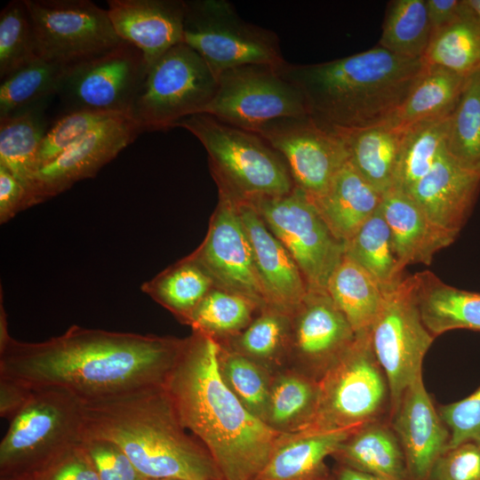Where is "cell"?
<instances>
[{
	"mask_svg": "<svg viewBox=\"0 0 480 480\" xmlns=\"http://www.w3.org/2000/svg\"><path fill=\"white\" fill-rule=\"evenodd\" d=\"M218 364L227 387L249 412L265 423L273 373L220 343Z\"/></svg>",
	"mask_w": 480,
	"mask_h": 480,
	"instance_id": "obj_42",
	"label": "cell"
},
{
	"mask_svg": "<svg viewBox=\"0 0 480 480\" xmlns=\"http://www.w3.org/2000/svg\"><path fill=\"white\" fill-rule=\"evenodd\" d=\"M426 3L431 27V39L465 15L463 0H426Z\"/></svg>",
	"mask_w": 480,
	"mask_h": 480,
	"instance_id": "obj_50",
	"label": "cell"
},
{
	"mask_svg": "<svg viewBox=\"0 0 480 480\" xmlns=\"http://www.w3.org/2000/svg\"><path fill=\"white\" fill-rule=\"evenodd\" d=\"M430 480H480V444L467 442L446 450Z\"/></svg>",
	"mask_w": 480,
	"mask_h": 480,
	"instance_id": "obj_48",
	"label": "cell"
},
{
	"mask_svg": "<svg viewBox=\"0 0 480 480\" xmlns=\"http://www.w3.org/2000/svg\"><path fill=\"white\" fill-rule=\"evenodd\" d=\"M431 41L426 0L389 2L378 45L408 59H423Z\"/></svg>",
	"mask_w": 480,
	"mask_h": 480,
	"instance_id": "obj_37",
	"label": "cell"
},
{
	"mask_svg": "<svg viewBox=\"0 0 480 480\" xmlns=\"http://www.w3.org/2000/svg\"><path fill=\"white\" fill-rule=\"evenodd\" d=\"M260 309L245 296L215 286L194 309L187 325L220 342L240 333Z\"/></svg>",
	"mask_w": 480,
	"mask_h": 480,
	"instance_id": "obj_36",
	"label": "cell"
},
{
	"mask_svg": "<svg viewBox=\"0 0 480 480\" xmlns=\"http://www.w3.org/2000/svg\"><path fill=\"white\" fill-rule=\"evenodd\" d=\"M36 54L66 67L116 47L118 36L108 10L90 0H24Z\"/></svg>",
	"mask_w": 480,
	"mask_h": 480,
	"instance_id": "obj_11",
	"label": "cell"
},
{
	"mask_svg": "<svg viewBox=\"0 0 480 480\" xmlns=\"http://www.w3.org/2000/svg\"><path fill=\"white\" fill-rule=\"evenodd\" d=\"M332 480H382L372 475L338 465L332 470Z\"/></svg>",
	"mask_w": 480,
	"mask_h": 480,
	"instance_id": "obj_52",
	"label": "cell"
},
{
	"mask_svg": "<svg viewBox=\"0 0 480 480\" xmlns=\"http://www.w3.org/2000/svg\"><path fill=\"white\" fill-rule=\"evenodd\" d=\"M290 318L286 368L317 380L356 340V333L327 291L308 290Z\"/></svg>",
	"mask_w": 480,
	"mask_h": 480,
	"instance_id": "obj_17",
	"label": "cell"
},
{
	"mask_svg": "<svg viewBox=\"0 0 480 480\" xmlns=\"http://www.w3.org/2000/svg\"><path fill=\"white\" fill-rule=\"evenodd\" d=\"M191 132L206 149L219 191L236 201L253 202L290 193L294 183L283 156L253 132L194 114L175 127Z\"/></svg>",
	"mask_w": 480,
	"mask_h": 480,
	"instance_id": "obj_5",
	"label": "cell"
},
{
	"mask_svg": "<svg viewBox=\"0 0 480 480\" xmlns=\"http://www.w3.org/2000/svg\"><path fill=\"white\" fill-rule=\"evenodd\" d=\"M29 207L31 204L26 188L5 167L0 165V223L9 221Z\"/></svg>",
	"mask_w": 480,
	"mask_h": 480,
	"instance_id": "obj_49",
	"label": "cell"
},
{
	"mask_svg": "<svg viewBox=\"0 0 480 480\" xmlns=\"http://www.w3.org/2000/svg\"><path fill=\"white\" fill-rule=\"evenodd\" d=\"M118 116L124 115L92 111L65 113L48 128L41 141L36 156L38 171L87 133Z\"/></svg>",
	"mask_w": 480,
	"mask_h": 480,
	"instance_id": "obj_44",
	"label": "cell"
},
{
	"mask_svg": "<svg viewBox=\"0 0 480 480\" xmlns=\"http://www.w3.org/2000/svg\"><path fill=\"white\" fill-rule=\"evenodd\" d=\"M31 388L9 378L0 377V415L11 420L29 397Z\"/></svg>",
	"mask_w": 480,
	"mask_h": 480,
	"instance_id": "obj_51",
	"label": "cell"
},
{
	"mask_svg": "<svg viewBox=\"0 0 480 480\" xmlns=\"http://www.w3.org/2000/svg\"><path fill=\"white\" fill-rule=\"evenodd\" d=\"M83 442L100 480L148 479L116 444L98 438H85Z\"/></svg>",
	"mask_w": 480,
	"mask_h": 480,
	"instance_id": "obj_47",
	"label": "cell"
},
{
	"mask_svg": "<svg viewBox=\"0 0 480 480\" xmlns=\"http://www.w3.org/2000/svg\"><path fill=\"white\" fill-rule=\"evenodd\" d=\"M479 190L480 175L460 166L444 148L408 194L436 224L459 234Z\"/></svg>",
	"mask_w": 480,
	"mask_h": 480,
	"instance_id": "obj_22",
	"label": "cell"
},
{
	"mask_svg": "<svg viewBox=\"0 0 480 480\" xmlns=\"http://www.w3.org/2000/svg\"><path fill=\"white\" fill-rule=\"evenodd\" d=\"M184 339L76 324L39 342L13 339L0 322V377L30 388L57 387L83 402L162 385Z\"/></svg>",
	"mask_w": 480,
	"mask_h": 480,
	"instance_id": "obj_1",
	"label": "cell"
},
{
	"mask_svg": "<svg viewBox=\"0 0 480 480\" xmlns=\"http://www.w3.org/2000/svg\"><path fill=\"white\" fill-rule=\"evenodd\" d=\"M332 457L338 465L382 480H410L403 449L389 420L351 432Z\"/></svg>",
	"mask_w": 480,
	"mask_h": 480,
	"instance_id": "obj_25",
	"label": "cell"
},
{
	"mask_svg": "<svg viewBox=\"0 0 480 480\" xmlns=\"http://www.w3.org/2000/svg\"><path fill=\"white\" fill-rule=\"evenodd\" d=\"M390 424L403 449L410 480H430L436 461L448 448L450 432L422 376L405 389Z\"/></svg>",
	"mask_w": 480,
	"mask_h": 480,
	"instance_id": "obj_19",
	"label": "cell"
},
{
	"mask_svg": "<svg viewBox=\"0 0 480 480\" xmlns=\"http://www.w3.org/2000/svg\"><path fill=\"white\" fill-rule=\"evenodd\" d=\"M334 131L345 142L349 163L368 183L381 194L393 188L404 130L385 123Z\"/></svg>",
	"mask_w": 480,
	"mask_h": 480,
	"instance_id": "obj_28",
	"label": "cell"
},
{
	"mask_svg": "<svg viewBox=\"0 0 480 480\" xmlns=\"http://www.w3.org/2000/svg\"><path fill=\"white\" fill-rule=\"evenodd\" d=\"M345 255L365 269L385 293L396 289L406 277L380 206L345 242Z\"/></svg>",
	"mask_w": 480,
	"mask_h": 480,
	"instance_id": "obj_33",
	"label": "cell"
},
{
	"mask_svg": "<svg viewBox=\"0 0 480 480\" xmlns=\"http://www.w3.org/2000/svg\"><path fill=\"white\" fill-rule=\"evenodd\" d=\"M217 87L218 78L204 59L180 43L148 67L130 116L140 132L166 131L203 113Z\"/></svg>",
	"mask_w": 480,
	"mask_h": 480,
	"instance_id": "obj_8",
	"label": "cell"
},
{
	"mask_svg": "<svg viewBox=\"0 0 480 480\" xmlns=\"http://www.w3.org/2000/svg\"><path fill=\"white\" fill-rule=\"evenodd\" d=\"M390 410L388 382L372 349L370 330L358 332L319 380L317 407L302 432H352L372 422L390 420Z\"/></svg>",
	"mask_w": 480,
	"mask_h": 480,
	"instance_id": "obj_6",
	"label": "cell"
},
{
	"mask_svg": "<svg viewBox=\"0 0 480 480\" xmlns=\"http://www.w3.org/2000/svg\"><path fill=\"white\" fill-rule=\"evenodd\" d=\"M215 286L209 273L188 255L145 282L140 289L187 324L194 309Z\"/></svg>",
	"mask_w": 480,
	"mask_h": 480,
	"instance_id": "obj_34",
	"label": "cell"
},
{
	"mask_svg": "<svg viewBox=\"0 0 480 480\" xmlns=\"http://www.w3.org/2000/svg\"><path fill=\"white\" fill-rule=\"evenodd\" d=\"M413 277L421 319L435 338L455 329L480 331V293L451 286L429 271Z\"/></svg>",
	"mask_w": 480,
	"mask_h": 480,
	"instance_id": "obj_27",
	"label": "cell"
},
{
	"mask_svg": "<svg viewBox=\"0 0 480 480\" xmlns=\"http://www.w3.org/2000/svg\"><path fill=\"white\" fill-rule=\"evenodd\" d=\"M140 133L130 116H118L92 130L36 174L32 206L94 177Z\"/></svg>",
	"mask_w": 480,
	"mask_h": 480,
	"instance_id": "obj_18",
	"label": "cell"
},
{
	"mask_svg": "<svg viewBox=\"0 0 480 480\" xmlns=\"http://www.w3.org/2000/svg\"><path fill=\"white\" fill-rule=\"evenodd\" d=\"M147 480H182L179 478L163 477V478H148Z\"/></svg>",
	"mask_w": 480,
	"mask_h": 480,
	"instance_id": "obj_55",
	"label": "cell"
},
{
	"mask_svg": "<svg viewBox=\"0 0 480 480\" xmlns=\"http://www.w3.org/2000/svg\"><path fill=\"white\" fill-rule=\"evenodd\" d=\"M468 14L480 24V0H464Z\"/></svg>",
	"mask_w": 480,
	"mask_h": 480,
	"instance_id": "obj_53",
	"label": "cell"
},
{
	"mask_svg": "<svg viewBox=\"0 0 480 480\" xmlns=\"http://www.w3.org/2000/svg\"><path fill=\"white\" fill-rule=\"evenodd\" d=\"M370 335L375 356L388 382L391 418L405 389L422 376L423 359L435 340L417 306L413 275L386 293Z\"/></svg>",
	"mask_w": 480,
	"mask_h": 480,
	"instance_id": "obj_12",
	"label": "cell"
},
{
	"mask_svg": "<svg viewBox=\"0 0 480 480\" xmlns=\"http://www.w3.org/2000/svg\"><path fill=\"white\" fill-rule=\"evenodd\" d=\"M437 411L450 432L447 450L467 442L480 444V387L461 400L438 405Z\"/></svg>",
	"mask_w": 480,
	"mask_h": 480,
	"instance_id": "obj_45",
	"label": "cell"
},
{
	"mask_svg": "<svg viewBox=\"0 0 480 480\" xmlns=\"http://www.w3.org/2000/svg\"><path fill=\"white\" fill-rule=\"evenodd\" d=\"M422 60L425 65L439 66L466 77L480 70V24L466 6L460 20L432 37Z\"/></svg>",
	"mask_w": 480,
	"mask_h": 480,
	"instance_id": "obj_41",
	"label": "cell"
},
{
	"mask_svg": "<svg viewBox=\"0 0 480 480\" xmlns=\"http://www.w3.org/2000/svg\"><path fill=\"white\" fill-rule=\"evenodd\" d=\"M450 116L404 130L393 188L408 193L445 148Z\"/></svg>",
	"mask_w": 480,
	"mask_h": 480,
	"instance_id": "obj_39",
	"label": "cell"
},
{
	"mask_svg": "<svg viewBox=\"0 0 480 480\" xmlns=\"http://www.w3.org/2000/svg\"><path fill=\"white\" fill-rule=\"evenodd\" d=\"M188 431L163 385L83 402V438L116 444L145 477L224 480L209 451Z\"/></svg>",
	"mask_w": 480,
	"mask_h": 480,
	"instance_id": "obj_3",
	"label": "cell"
},
{
	"mask_svg": "<svg viewBox=\"0 0 480 480\" xmlns=\"http://www.w3.org/2000/svg\"><path fill=\"white\" fill-rule=\"evenodd\" d=\"M279 69L249 64L222 72L203 113L250 132L276 119L309 115L303 94Z\"/></svg>",
	"mask_w": 480,
	"mask_h": 480,
	"instance_id": "obj_13",
	"label": "cell"
},
{
	"mask_svg": "<svg viewBox=\"0 0 480 480\" xmlns=\"http://www.w3.org/2000/svg\"><path fill=\"white\" fill-rule=\"evenodd\" d=\"M44 103L46 101L0 118V165L23 184L29 199L38 171V148L48 130L44 115Z\"/></svg>",
	"mask_w": 480,
	"mask_h": 480,
	"instance_id": "obj_31",
	"label": "cell"
},
{
	"mask_svg": "<svg viewBox=\"0 0 480 480\" xmlns=\"http://www.w3.org/2000/svg\"><path fill=\"white\" fill-rule=\"evenodd\" d=\"M326 291L356 333L371 329L386 296L375 279L345 254Z\"/></svg>",
	"mask_w": 480,
	"mask_h": 480,
	"instance_id": "obj_32",
	"label": "cell"
},
{
	"mask_svg": "<svg viewBox=\"0 0 480 480\" xmlns=\"http://www.w3.org/2000/svg\"><path fill=\"white\" fill-rule=\"evenodd\" d=\"M382 197L348 161L328 190L310 200L332 234L345 243L379 209Z\"/></svg>",
	"mask_w": 480,
	"mask_h": 480,
	"instance_id": "obj_26",
	"label": "cell"
},
{
	"mask_svg": "<svg viewBox=\"0 0 480 480\" xmlns=\"http://www.w3.org/2000/svg\"><path fill=\"white\" fill-rule=\"evenodd\" d=\"M189 256L209 273L216 286L245 296L261 309L270 308L236 202L227 194L219 191L205 238Z\"/></svg>",
	"mask_w": 480,
	"mask_h": 480,
	"instance_id": "obj_16",
	"label": "cell"
},
{
	"mask_svg": "<svg viewBox=\"0 0 480 480\" xmlns=\"http://www.w3.org/2000/svg\"><path fill=\"white\" fill-rule=\"evenodd\" d=\"M68 68L38 57L1 81L0 118L18 114L57 95Z\"/></svg>",
	"mask_w": 480,
	"mask_h": 480,
	"instance_id": "obj_38",
	"label": "cell"
},
{
	"mask_svg": "<svg viewBox=\"0 0 480 480\" xmlns=\"http://www.w3.org/2000/svg\"><path fill=\"white\" fill-rule=\"evenodd\" d=\"M424 68L422 59L404 58L376 45L327 62H287L279 71L301 92L314 119L332 130H350L387 123Z\"/></svg>",
	"mask_w": 480,
	"mask_h": 480,
	"instance_id": "obj_4",
	"label": "cell"
},
{
	"mask_svg": "<svg viewBox=\"0 0 480 480\" xmlns=\"http://www.w3.org/2000/svg\"><path fill=\"white\" fill-rule=\"evenodd\" d=\"M0 480H29V479L23 478V477H0Z\"/></svg>",
	"mask_w": 480,
	"mask_h": 480,
	"instance_id": "obj_54",
	"label": "cell"
},
{
	"mask_svg": "<svg viewBox=\"0 0 480 480\" xmlns=\"http://www.w3.org/2000/svg\"><path fill=\"white\" fill-rule=\"evenodd\" d=\"M353 432V431H352ZM351 432L281 434L270 456L252 480H325V463Z\"/></svg>",
	"mask_w": 480,
	"mask_h": 480,
	"instance_id": "obj_24",
	"label": "cell"
},
{
	"mask_svg": "<svg viewBox=\"0 0 480 480\" xmlns=\"http://www.w3.org/2000/svg\"><path fill=\"white\" fill-rule=\"evenodd\" d=\"M28 479L100 480L83 441L57 454L33 473Z\"/></svg>",
	"mask_w": 480,
	"mask_h": 480,
	"instance_id": "obj_46",
	"label": "cell"
},
{
	"mask_svg": "<svg viewBox=\"0 0 480 480\" xmlns=\"http://www.w3.org/2000/svg\"><path fill=\"white\" fill-rule=\"evenodd\" d=\"M182 43L195 50L217 77L243 65L281 68L287 63L276 34L241 19L226 0L185 1Z\"/></svg>",
	"mask_w": 480,
	"mask_h": 480,
	"instance_id": "obj_9",
	"label": "cell"
},
{
	"mask_svg": "<svg viewBox=\"0 0 480 480\" xmlns=\"http://www.w3.org/2000/svg\"><path fill=\"white\" fill-rule=\"evenodd\" d=\"M108 6L118 36L138 48L148 67L182 43L183 0H108Z\"/></svg>",
	"mask_w": 480,
	"mask_h": 480,
	"instance_id": "obj_20",
	"label": "cell"
},
{
	"mask_svg": "<svg viewBox=\"0 0 480 480\" xmlns=\"http://www.w3.org/2000/svg\"><path fill=\"white\" fill-rule=\"evenodd\" d=\"M380 208L396 254L405 268L430 264L435 254L458 235L436 224L408 193L398 188H391L383 194Z\"/></svg>",
	"mask_w": 480,
	"mask_h": 480,
	"instance_id": "obj_23",
	"label": "cell"
},
{
	"mask_svg": "<svg viewBox=\"0 0 480 480\" xmlns=\"http://www.w3.org/2000/svg\"><path fill=\"white\" fill-rule=\"evenodd\" d=\"M250 204L294 260L308 291H326L345 254V243L332 234L306 193L294 186L284 196Z\"/></svg>",
	"mask_w": 480,
	"mask_h": 480,
	"instance_id": "obj_10",
	"label": "cell"
},
{
	"mask_svg": "<svg viewBox=\"0 0 480 480\" xmlns=\"http://www.w3.org/2000/svg\"><path fill=\"white\" fill-rule=\"evenodd\" d=\"M220 343L198 332L184 338L162 384L182 425L209 451L224 480H252L281 434L249 412L224 383Z\"/></svg>",
	"mask_w": 480,
	"mask_h": 480,
	"instance_id": "obj_2",
	"label": "cell"
},
{
	"mask_svg": "<svg viewBox=\"0 0 480 480\" xmlns=\"http://www.w3.org/2000/svg\"><path fill=\"white\" fill-rule=\"evenodd\" d=\"M445 148L460 166L480 175V70L468 76L450 116Z\"/></svg>",
	"mask_w": 480,
	"mask_h": 480,
	"instance_id": "obj_40",
	"label": "cell"
},
{
	"mask_svg": "<svg viewBox=\"0 0 480 480\" xmlns=\"http://www.w3.org/2000/svg\"><path fill=\"white\" fill-rule=\"evenodd\" d=\"M38 56L24 0L9 2L0 13V78L9 77Z\"/></svg>",
	"mask_w": 480,
	"mask_h": 480,
	"instance_id": "obj_43",
	"label": "cell"
},
{
	"mask_svg": "<svg viewBox=\"0 0 480 480\" xmlns=\"http://www.w3.org/2000/svg\"><path fill=\"white\" fill-rule=\"evenodd\" d=\"M290 327L289 313L265 308L240 333L219 343L274 373L286 368Z\"/></svg>",
	"mask_w": 480,
	"mask_h": 480,
	"instance_id": "obj_35",
	"label": "cell"
},
{
	"mask_svg": "<svg viewBox=\"0 0 480 480\" xmlns=\"http://www.w3.org/2000/svg\"><path fill=\"white\" fill-rule=\"evenodd\" d=\"M236 202L270 308L290 314L306 296V282L291 254L255 207L247 202Z\"/></svg>",
	"mask_w": 480,
	"mask_h": 480,
	"instance_id": "obj_21",
	"label": "cell"
},
{
	"mask_svg": "<svg viewBox=\"0 0 480 480\" xmlns=\"http://www.w3.org/2000/svg\"><path fill=\"white\" fill-rule=\"evenodd\" d=\"M319 380L290 368L272 374L265 423L278 434L306 429L318 403Z\"/></svg>",
	"mask_w": 480,
	"mask_h": 480,
	"instance_id": "obj_30",
	"label": "cell"
},
{
	"mask_svg": "<svg viewBox=\"0 0 480 480\" xmlns=\"http://www.w3.org/2000/svg\"><path fill=\"white\" fill-rule=\"evenodd\" d=\"M148 69L142 52L124 41L107 52L68 67L57 95L66 113L130 116Z\"/></svg>",
	"mask_w": 480,
	"mask_h": 480,
	"instance_id": "obj_14",
	"label": "cell"
},
{
	"mask_svg": "<svg viewBox=\"0 0 480 480\" xmlns=\"http://www.w3.org/2000/svg\"><path fill=\"white\" fill-rule=\"evenodd\" d=\"M253 132L283 156L294 186L311 200L328 190L349 160L341 136L310 115L276 119Z\"/></svg>",
	"mask_w": 480,
	"mask_h": 480,
	"instance_id": "obj_15",
	"label": "cell"
},
{
	"mask_svg": "<svg viewBox=\"0 0 480 480\" xmlns=\"http://www.w3.org/2000/svg\"><path fill=\"white\" fill-rule=\"evenodd\" d=\"M468 78L439 66L425 65L421 76L387 124L404 131L420 123L451 116Z\"/></svg>",
	"mask_w": 480,
	"mask_h": 480,
	"instance_id": "obj_29",
	"label": "cell"
},
{
	"mask_svg": "<svg viewBox=\"0 0 480 480\" xmlns=\"http://www.w3.org/2000/svg\"><path fill=\"white\" fill-rule=\"evenodd\" d=\"M0 443V477L29 478L83 438V401L57 387L31 388Z\"/></svg>",
	"mask_w": 480,
	"mask_h": 480,
	"instance_id": "obj_7",
	"label": "cell"
},
{
	"mask_svg": "<svg viewBox=\"0 0 480 480\" xmlns=\"http://www.w3.org/2000/svg\"><path fill=\"white\" fill-rule=\"evenodd\" d=\"M325 480H332V472H331V476H330L329 478L325 479Z\"/></svg>",
	"mask_w": 480,
	"mask_h": 480,
	"instance_id": "obj_56",
	"label": "cell"
}]
</instances>
